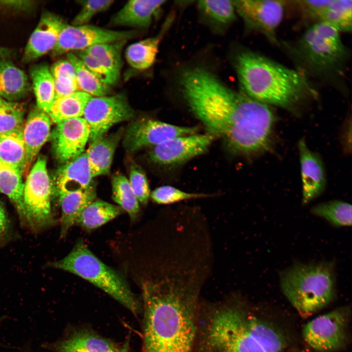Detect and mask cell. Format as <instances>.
I'll use <instances>...</instances> for the list:
<instances>
[{"instance_id": "cell-1", "label": "cell", "mask_w": 352, "mask_h": 352, "mask_svg": "<svg viewBox=\"0 0 352 352\" xmlns=\"http://www.w3.org/2000/svg\"><path fill=\"white\" fill-rule=\"evenodd\" d=\"M178 82L193 113L232 153L253 156L271 150L276 121L272 107L230 88L202 67L184 70Z\"/></svg>"}, {"instance_id": "cell-2", "label": "cell", "mask_w": 352, "mask_h": 352, "mask_svg": "<svg viewBox=\"0 0 352 352\" xmlns=\"http://www.w3.org/2000/svg\"><path fill=\"white\" fill-rule=\"evenodd\" d=\"M200 289L192 276L142 283L143 352H193Z\"/></svg>"}, {"instance_id": "cell-3", "label": "cell", "mask_w": 352, "mask_h": 352, "mask_svg": "<svg viewBox=\"0 0 352 352\" xmlns=\"http://www.w3.org/2000/svg\"><path fill=\"white\" fill-rule=\"evenodd\" d=\"M285 346L282 334L239 295L201 300L193 352H282Z\"/></svg>"}, {"instance_id": "cell-4", "label": "cell", "mask_w": 352, "mask_h": 352, "mask_svg": "<svg viewBox=\"0 0 352 352\" xmlns=\"http://www.w3.org/2000/svg\"><path fill=\"white\" fill-rule=\"evenodd\" d=\"M235 66L242 92L269 106L296 115L318 93L311 81L291 68L248 49L236 54Z\"/></svg>"}, {"instance_id": "cell-5", "label": "cell", "mask_w": 352, "mask_h": 352, "mask_svg": "<svg viewBox=\"0 0 352 352\" xmlns=\"http://www.w3.org/2000/svg\"><path fill=\"white\" fill-rule=\"evenodd\" d=\"M279 47L293 62L295 69L310 81L314 79L344 93L348 91L346 71L351 54L337 29L315 23L293 41H280Z\"/></svg>"}, {"instance_id": "cell-6", "label": "cell", "mask_w": 352, "mask_h": 352, "mask_svg": "<svg viewBox=\"0 0 352 352\" xmlns=\"http://www.w3.org/2000/svg\"><path fill=\"white\" fill-rule=\"evenodd\" d=\"M334 266L332 262L297 263L280 273L282 291L302 317L312 315L334 299Z\"/></svg>"}, {"instance_id": "cell-7", "label": "cell", "mask_w": 352, "mask_h": 352, "mask_svg": "<svg viewBox=\"0 0 352 352\" xmlns=\"http://www.w3.org/2000/svg\"><path fill=\"white\" fill-rule=\"evenodd\" d=\"M49 266L65 270L86 280L108 293L134 314L142 305L132 291L123 276L98 259L82 240L64 258Z\"/></svg>"}, {"instance_id": "cell-8", "label": "cell", "mask_w": 352, "mask_h": 352, "mask_svg": "<svg viewBox=\"0 0 352 352\" xmlns=\"http://www.w3.org/2000/svg\"><path fill=\"white\" fill-rule=\"evenodd\" d=\"M51 194L46 159L39 157L27 176L23 189L25 219L32 228H44L55 223Z\"/></svg>"}, {"instance_id": "cell-9", "label": "cell", "mask_w": 352, "mask_h": 352, "mask_svg": "<svg viewBox=\"0 0 352 352\" xmlns=\"http://www.w3.org/2000/svg\"><path fill=\"white\" fill-rule=\"evenodd\" d=\"M348 309L343 307L319 315L303 327L306 342L319 352H332L343 348L347 340Z\"/></svg>"}, {"instance_id": "cell-10", "label": "cell", "mask_w": 352, "mask_h": 352, "mask_svg": "<svg viewBox=\"0 0 352 352\" xmlns=\"http://www.w3.org/2000/svg\"><path fill=\"white\" fill-rule=\"evenodd\" d=\"M233 2L236 12L247 27L262 34L272 44L279 46L277 31L283 20L287 1L239 0Z\"/></svg>"}, {"instance_id": "cell-11", "label": "cell", "mask_w": 352, "mask_h": 352, "mask_svg": "<svg viewBox=\"0 0 352 352\" xmlns=\"http://www.w3.org/2000/svg\"><path fill=\"white\" fill-rule=\"evenodd\" d=\"M135 112L123 94L92 96L85 107L83 118L90 128V142L105 135L113 125L130 120Z\"/></svg>"}, {"instance_id": "cell-12", "label": "cell", "mask_w": 352, "mask_h": 352, "mask_svg": "<svg viewBox=\"0 0 352 352\" xmlns=\"http://www.w3.org/2000/svg\"><path fill=\"white\" fill-rule=\"evenodd\" d=\"M136 35L134 30L114 31L88 24L80 26L66 24L52 50V55L56 56L70 51H82L96 44L127 40Z\"/></svg>"}, {"instance_id": "cell-13", "label": "cell", "mask_w": 352, "mask_h": 352, "mask_svg": "<svg viewBox=\"0 0 352 352\" xmlns=\"http://www.w3.org/2000/svg\"><path fill=\"white\" fill-rule=\"evenodd\" d=\"M196 127L181 126L150 119L131 123L126 130L123 145L130 152L153 147L172 138L196 133Z\"/></svg>"}, {"instance_id": "cell-14", "label": "cell", "mask_w": 352, "mask_h": 352, "mask_svg": "<svg viewBox=\"0 0 352 352\" xmlns=\"http://www.w3.org/2000/svg\"><path fill=\"white\" fill-rule=\"evenodd\" d=\"M213 139L208 133L175 137L152 147L149 157L160 165L181 164L205 153Z\"/></svg>"}, {"instance_id": "cell-15", "label": "cell", "mask_w": 352, "mask_h": 352, "mask_svg": "<svg viewBox=\"0 0 352 352\" xmlns=\"http://www.w3.org/2000/svg\"><path fill=\"white\" fill-rule=\"evenodd\" d=\"M52 133V146L55 155L66 163L84 152L89 140L90 128L83 117L69 119L56 124Z\"/></svg>"}, {"instance_id": "cell-16", "label": "cell", "mask_w": 352, "mask_h": 352, "mask_svg": "<svg viewBox=\"0 0 352 352\" xmlns=\"http://www.w3.org/2000/svg\"><path fill=\"white\" fill-rule=\"evenodd\" d=\"M307 12L311 24L322 22L341 33L352 31V0H311L308 4Z\"/></svg>"}, {"instance_id": "cell-17", "label": "cell", "mask_w": 352, "mask_h": 352, "mask_svg": "<svg viewBox=\"0 0 352 352\" xmlns=\"http://www.w3.org/2000/svg\"><path fill=\"white\" fill-rule=\"evenodd\" d=\"M298 147L302 183V203L307 204L324 191L326 173L320 156L308 148L304 139L299 140Z\"/></svg>"}, {"instance_id": "cell-18", "label": "cell", "mask_w": 352, "mask_h": 352, "mask_svg": "<svg viewBox=\"0 0 352 352\" xmlns=\"http://www.w3.org/2000/svg\"><path fill=\"white\" fill-rule=\"evenodd\" d=\"M65 23L58 16L45 13L31 35L25 47L23 60L30 62L52 51Z\"/></svg>"}, {"instance_id": "cell-19", "label": "cell", "mask_w": 352, "mask_h": 352, "mask_svg": "<svg viewBox=\"0 0 352 352\" xmlns=\"http://www.w3.org/2000/svg\"><path fill=\"white\" fill-rule=\"evenodd\" d=\"M53 352H119L113 343L93 332L79 331L57 341L42 344Z\"/></svg>"}, {"instance_id": "cell-20", "label": "cell", "mask_w": 352, "mask_h": 352, "mask_svg": "<svg viewBox=\"0 0 352 352\" xmlns=\"http://www.w3.org/2000/svg\"><path fill=\"white\" fill-rule=\"evenodd\" d=\"M51 121L37 106L29 113L22 133L26 152L27 167L34 160L50 134Z\"/></svg>"}, {"instance_id": "cell-21", "label": "cell", "mask_w": 352, "mask_h": 352, "mask_svg": "<svg viewBox=\"0 0 352 352\" xmlns=\"http://www.w3.org/2000/svg\"><path fill=\"white\" fill-rule=\"evenodd\" d=\"M93 177L85 152L65 163L56 176L58 196L86 188L91 184Z\"/></svg>"}, {"instance_id": "cell-22", "label": "cell", "mask_w": 352, "mask_h": 352, "mask_svg": "<svg viewBox=\"0 0 352 352\" xmlns=\"http://www.w3.org/2000/svg\"><path fill=\"white\" fill-rule=\"evenodd\" d=\"M165 2L161 0H130L113 16L111 23L117 26L147 27Z\"/></svg>"}, {"instance_id": "cell-23", "label": "cell", "mask_w": 352, "mask_h": 352, "mask_svg": "<svg viewBox=\"0 0 352 352\" xmlns=\"http://www.w3.org/2000/svg\"><path fill=\"white\" fill-rule=\"evenodd\" d=\"M123 132L124 130L121 129L90 142L85 153L93 177L109 172L115 150Z\"/></svg>"}, {"instance_id": "cell-24", "label": "cell", "mask_w": 352, "mask_h": 352, "mask_svg": "<svg viewBox=\"0 0 352 352\" xmlns=\"http://www.w3.org/2000/svg\"><path fill=\"white\" fill-rule=\"evenodd\" d=\"M58 196L61 209L60 236L63 238L75 224L83 210L94 200L95 187L91 183L86 188Z\"/></svg>"}, {"instance_id": "cell-25", "label": "cell", "mask_w": 352, "mask_h": 352, "mask_svg": "<svg viewBox=\"0 0 352 352\" xmlns=\"http://www.w3.org/2000/svg\"><path fill=\"white\" fill-rule=\"evenodd\" d=\"M170 20H167L157 35L134 43L127 48L126 60L132 67L142 70L150 67L153 65L160 41L171 23Z\"/></svg>"}, {"instance_id": "cell-26", "label": "cell", "mask_w": 352, "mask_h": 352, "mask_svg": "<svg viewBox=\"0 0 352 352\" xmlns=\"http://www.w3.org/2000/svg\"><path fill=\"white\" fill-rule=\"evenodd\" d=\"M29 85L26 74L13 63L0 59V97L15 100L25 95Z\"/></svg>"}, {"instance_id": "cell-27", "label": "cell", "mask_w": 352, "mask_h": 352, "mask_svg": "<svg viewBox=\"0 0 352 352\" xmlns=\"http://www.w3.org/2000/svg\"><path fill=\"white\" fill-rule=\"evenodd\" d=\"M92 96L77 91L56 98L48 112L51 122L57 124L69 119L82 117L86 105Z\"/></svg>"}, {"instance_id": "cell-28", "label": "cell", "mask_w": 352, "mask_h": 352, "mask_svg": "<svg viewBox=\"0 0 352 352\" xmlns=\"http://www.w3.org/2000/svg\"><path fill=\"white\" fill-rule=\"evenodd\" d=\"M122 211L119 206L104 200H94L80 213L75 224L90 231L114 219L120 215Z\"/></svg>"}, {"instance_id": "cell-29", "label": "cell", "mask_w": 352, "mask_h": 352, "mask_svg": "<svg viewBox=\"0 0 352 352\" xmlns=\"http://www.w3.org/2000/svg\"><path fill=\"white\" fill-rule=\"evenodd\" d=\"M37 107L47 113L55 98V85L50 68L44 64L33 66L30 70Z\"/></svg>"}, {"instance_id": "cell-30", "label": "cell", "mask_w": 352, "mask_h": 352, "mask_svg": "<svg viewBox=\"0 0 352 352\" xmlns=\"http://www.w3.org/2000/svg\"><path fill=\"white\" fill-rule=\"evenodd\" d=\"M22 175L18 169L0 162V192L11 200L21 220L25 221Z\"/></svg>"}, {"instance_id": "cell-31", "label": "cell", "mask_w": 352, "mask_h": 352, "mask_svg": "<svg viewBox=\"0 0 352 352\" xmlns=\"http://www.w3.org/2000/svg\"><path fill=\"white\" fill-rule=\"evenodd\" d=\"M0 162L18 169L22 174L26 169V152L22 131L0 138Z\"/></svg>"}, {"instance_id": "cell-32", "label": "cell", "mask_w": 352, "mask_h": 352, "mask_svg": "<svg viewBox=\"0 0 352 352\" xmlns=\"http://www.w3.org/2000/svg\"><path fill=\"white\" fill-rule=\"evenodd\" d=\"M127 40H122L96 44L82 51L97 59L117 82L122 65L121 52Z\"/></svg>"}, {"instance_id": "cell-33", "label": "cell", "mask_w": 352, "mask_h": 352, "mask_svg": "<svg viewBox=\"0 0 352 352\" xmlns=\"http://www.w3.org/2000/svg\"><path fill=\"white\" fill-rule=\"evenodd\" d=\"M67 59L73 66L78 91L94 97L106 96L110 92V86L101 82L74 53L68 52Z\"/></svg>"}, {"instance_id": "cell-34", "label": "cell", "mask_w": 352, "mask_h": 352, "mask_svg": "<svg viewBox=\"0 0 352 352\" xmlns=\"http://www.w3.org/2000/svg\"><path fill=\"white\" fill-rule=\"evenodd\" d=\"M312 214L321 218L335 227L352 225V206L341 200H331L313 206Z\"/></svg>"}, {"instance_id": "cell-35", "label": "cell", "mask_w": 352, "mask_h": 352, "mask_svg": "<svg viewBox=\"0 0 352 352\" xmlns=\"http://www.w3.org/2000/svg\"><path fill=\"white\" fill-rule=\"evenodd\" d=\"M50 70L54 80L56 98L78 91L74 68L67 59L56 62Z\"/></svg>"}, {"instance_id": "cell-36", "label": "cell", "mask_w": 352, "mask_h": 352, "mask_svg": "<svg viewBox=\"0 0 352 352\" xmlns=\"http://www.w3.org/2000/svg\"><path fill=\"white\" fill-rule=\"evenodd\" d=\"M112 188L114 201L128 213L132 221L135 220L140 212L139 202L128 179L122 174H117L113 177Z\"/></svg>"}, {"instance_id": "cell-37", "label": "cell", "mask_w": 352, "mask_h": 352, "mask_svg": "<svg viewBox=\"0 0 352 352\" xmlns=\"http://www.w3.org/2000/svg\"><path fill=\"white\" fill-rule=\"evenodd\" d=\"M23 111L18 104L4 101L0 104V138L22 131Z\"/></svg>"}, {"instance_id": "cell-38", "label": "cell", "mask_w": 352, "mask_h": 352, "mask_svg": "<svg viewBox=\"0 0 352 352\" xmlns=\"http://www.w3.org/2000/svg\"><path fill=\"white\" fill-rule=\"evenodd\" d=\"M198 6L204 14L218 23H229L236 19L233 1L200 0L198 1Z\"/></svg>"}, {"instance_id": "cell-39", "label": "cell", "mask_w": 352, "mask_h": 352, "mask_svg": "<svg viewBox=\"0 0 352 352\" xmlns=\"http://www.w3.org/2000/svg\"><path fill=\"white\" fill-rule=\"evenodd\" d=\"M204 193H189L170 185L156 188L151 194V197L159 204H170L190 199L210 197Z\"/></svg>"}, {"instance_id": "cell-40", "label": "cell", "mask_w": 352, "mask_h": 352, "mask_svg": "<svg viewBox=\"0 0 352 352\" xmlns=\"http://www.w3.org/2000/svg\"><path fill=\"white\" fill-rule=\"evenodd\" d=\"M112 0H78L81 8L72 22V25L88 24L96 14L108 10L112 4Z\"/></svg>"}, {"instance_id": "cell-41", "label": "cell", "mask_w": 352, "mask_h": 352, "mask_svg": "<svg viewBox=\"0 0 352 352\" xmlns=\"http://www.w3.org/2000/svg\"><path fill=\"white\" fill-rule=\"evenodd\" d=\"M129 181L139 202L143 204H146L150 196V189L143 172L136 166L132 165Z\"/></svg>"}, {"instance_id": "cell-42", "label": "cell", "mask_w": 352, "mask_h": 352, "mask_svg": "<svg viewBox=\"0 0 352 352\" xmlns=\"http://www.w3.org/2000/svg\"><path fill=\"white\" fill-rule=\"evenodd\" d=\"M76 55L85 66L103 83L110 86L117 82L110 72L95 58L84 51H77Z\"/></svg>"}, {"instance_id": "cell-43", "label": "cell", "mask_w": 352, "mask_h": 352, "mask_svg": "<svg viewBox=\"0 0 352 352\" xmlns=\"http://www.w3.org/2000/svg\"><path fill=\"white\" fill-rule=\"evenodd\" d=\"M30 0H0V6L14 9L24 10L32 5Z\"/></svg>"}, {"instance_id": "cell-44", "label": "cell", "mask_w": 352, "mask_h": 352, "mask_svg": "<svg viewBox=\"0 0 352 352\" xmlns=\"http://www.w3.org/2000/svg\"><path fill=\"white\" fill-rule=\"evenodd\" d=\"M9 223L4 210L0 204V242L8 233Z\"/></svg>"}, {"instance_id": "cell-45", "label": "cell", "mask_w": 352, "mask_h": 352, "mask_svg": "<svg viewBox=\"0 0 352 352\" xmlns=\"http://www.w3.org/2000/svg\"><path fill=\"white\" fill-rule=\"evenodd\" d=\"M7 54V51L3 48H0V59H3V57Z\"/></svg>"}, {"instance_id": "cell-46", "label": "cell", "mask_w": 352, "mask_h": 352, "mask_svg": "<svg viewBox=\"0 0 352 352\" xmlns=\"http://www.w3.org/2000/svg\"><path fill=\"white\" fill-rule=\"evenodd\" d=\"M20 352H32L31 349L29 348H25L22 349Z\"/></svg>"}, {"instance_id": "cell-47", "label": "cell", "mask_w": 352, "mask_h": 352, "mask_svg": "<svg viewBox=\"0 0 352 352\" xmlns=\"http://www.w3.org/2000/svg\"><path fill=\"white\" fill-rule=\"evenodd\" d=\"M119 352H129L128 348L125 346L123 348L120 349Z\"/></svg>"}, {"instance_id": "cell-48", "label": "cell", "mask_w": 352, "mask_h": 352, "mask_svg": "<svg viewBox=\"0 0 352 352\" xmlns=\"http://www.w3.org/2000/svg\"><path fill=\"white\" fill-rule=\"evenodd\" d=\"M5 347H6V345L5 344H3L0 342V347H3V348L4 347V348Z\"/></svg>"}, {"instance_id": "cell-49", "label": "cell", "mask_w": 352, "mask_h": 352, "mask_svg": "<svg viewBox=\"0 0 352 352\" xmlns=\"http://www.w3.org/2000/svg\"><path fill=\"white\" fill-rule=\"evenodd\" d=\"M4 101V100L0 97V104H1Z\"/></svg>"}, {"instance_id": "cell-50", "label": "cell", "mask_w": 352, "mask_h": 352, "mask_svg": "<svg viewBox=\"0 0 352 352\" xmlns=\"http://www.w3.org/2000/svg\"></svg>"}]
</instances>
